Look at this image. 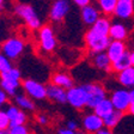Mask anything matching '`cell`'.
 <instances>
[{"mask_svg":"<svg viewBox=\"0 0 134 134\" xmlns=\"http://www.w3.org/2000/svg\"><path fill=\"white\" fill-rule=\"evenodd\" d=\"M117 80L123 87L134 89V67H129L127 70L122 71L117 75Z\"/></svg>","mask_w":134,"mask_h":134,"instance_id":"d6986e66","label":"cell"},{"mask_svg":"<svg viewBox=\"0 0 134 134\" xmlns=\"http://www.w3.org/2000/svg\"><path fill=\"white\" fill-rule=\"evenodd\" d=\"M8 134H29V129L25 127L24 125L20 126H14V127H10L7 131Z\"/></svg>","mask_w":134,"mask_h":134,"instance_id":"f546056e","label":"cell"},{"mask_svg":"<svg viewBox=\"0 0 134 134\" xmlns=\"http://www.w3.org/2000/svg\"><path fill=\"white\" fill-rule=\"evenodd\" d=\"M7 96H8L7 93H6V92L0 87V109H1V107L7 102Z\"/></svg>","mask_w":134,"mask_h":134,"instance_id":"d6a6232c","label":"cell"},{"mask_svg":"<svg viewBox=\"0 0 134 134\" xmlns=\"http://www.w3.org/2000/svg\"><path fill=\"white\" fill-rule=\"evenodd\" d=\"M14 12L18 17H20L23 19V22L28 25L30 29L32 30H40L42 28V22L40 16L37 14L36 10L34 6H31L30 4H17L14 6Z\"/></svg>","mask_w":134,"mask_h":134,"instance_id":"7a4b0ae2","label":"cell"},{"mask_svg":"<svg viewBox=\"0 0 134 134\" xmlns=\"http://www.w3.org/2000/svg\"><path fill=\"white\" fill-rule=\"evenodd\" d=\"M92 65L97 70L104 71V72H110L113 71V62L110 58L108 56L107 52H100V53H90Z\"/></svg>","mask_w":134,"mask_h":134,"instance_id":"8fae6325","label":"cell"},{"mask_svg":"<svg viewBox=\"0 0 134 134\" xmlns=\"http://www.w3.org/2000/svg\"><path fill=\"white\" fill-rule=\"evenodd\" d=\"M50 83L55 84L58 86L62 87L65 90H70L71 87L74 86V80L68 73L66 72H56L52 75L50 78Z\"/></svg>","mask_w":134,"mask_h":134,"instance_id":"2e32d148","label":"cell"},{"mask_svg":"<svg viewBox=\"0 0 134 134\" xmlns=\"http://www.w3.org/2000/svg\"><path fill=\"white\" fill-rule=\"evenodd\" d=\"M117 1L119 0H97V5L100 13H103L107 17L110 14H114Z\"/></svg>","mask_w":134,"mask_h":134,"instance_id":"603a6c76","label":"cell"},{"mask_svg":"<svg viewBox=\"0 0 134 134\" xmlns=\"http://www.w3.org/2000/svg\"><path fill=\"white\" fill-rule=\"evenodd\" d=\"M4 4H5V0H0V8L4 6Z\"/></svg>","mask_w":134,"mask_h":134,"instance_id":"60d3db41","label":"cell"},{"mask_svg":"<svg viewBox=\"0 0 134 134\" xmlns=\"http://www.w3.org/2000/svg\"><path fill=\"white\" fill-rule=\"evenodd\" d=\"M12 67L13 66H12L11 60L0 52V74H3V73H5V72H8Z\"/></svg>","mask_w":134,"mask_h":134,"instance_id":"4316f807","label":"cell"},{"mask_svg":"<svg viewBox=\"0 0 134 134\" xmlns=\"http://www.w3.org/2000/svg\"><path fill=\"white\" fill-rule=\"evenodd\" d=\"M10 119H8L6 110L0 109V131H8L10 128Z\"/></svg>","mask_w":134,"mask_h":134,"instance_id":"83f0119b","label":"cell"},{"mask_svg":"<svg viewBox=\"0 0 134 134\" xmlns=\"http://www.w3.org/2000/svg\"><path fill=\"white\" fill-rule=\"evenodd\" d=\"M84 89L87 93V104L86 108L93 109L96 108L98 103H100L103 99L107 98V91L100 84L98 83H86L83 84Z\"/></svg>","mask_w":134,"mask_h":134,"instance_id":"277c9868","label":"cell"},{"mask_svg":"<svg viewBox=\"0 0 134 134\" xmlns=\"http://www.w3.org/2000/svg\"><path fill=\"white\" fill-rule=\"evenodd\" d=\"M114 110H115V108H114V104H113L111 99L110 98H105V99H103L100 103H98L96 105V108L93 109V113L96 115H98L99 117H102V119H105Z\"/></svg>","mask_w":134,"mask_h":134,"instance_id":"ac0fdd59","label":"cell"},{"mask_svg":"<svg viewBox=\"0 0 134 134\" xmlns=\"http://www.w3.org/2000/svg\"><path fill=\"white\" fill-rule=\"evenodd\" d=\"M129 96H131V100L132 102H134V89L129 90Z\"/></svg>","mask_w":134,"mask_h":134,"instance_id":"f35d334b","label":"cell"},{"mask_svg":"<svg viewBox=\"0 0 134 134\" xmlns=\"http://www.w3.org/2000/svg\"><path fill=\"white\" fill-rule=\"evenodd\" d=\"M25 49V43L19 37H10L5 40L0 46V52L6 55L10 60H16L23 54Z\"/></svg>","mask_w":134,"mask_h":134,"instance_id":"3957f363","label":"cell"},{"mask_svg":"<svg viewBox=\"0 0 134 134\" xmlns=\"http://www.w3.org/2000/svg\"><path fill=\"white\" fill-rule=\"evenodd\" d=\"M84 40H85V44H86L90 53L105 52L107 48L110 44V42H111V38L109 37V35L99 34L91 28L85 32Z\"/></svg>","mask_w":134,"mask_h":134,"instance_id":"6da1fadb","label":"cell"},{"mask_svg":"<svg viewBox=\"0 0 134 134\" xmlns=\"http://www.w3.org/2000/svg\"><path fill=\"white\" fill-rule=\"evenodd\" d=\"M59 134H80V133H78L77 131H71L68 128H61L59 131Z\"/></svg>","mask_w":134,"mask_h":134,"instance_id":"d590c367","label":"cell"},{"mask_svg":"<svg viewBox=\"0 0 134 134\" xmlns=\"http://www.w3.org/2000/svg\"><path fill=\"white\" fill-rule=\"evenodd\" d=\"M38 42L41 48L47 53L54 52L56 48V37L50 25H43L38 30Z\"/></svg>","mask_w":134,"mask_h":134,"instance_id":"52a82bcc","label":"cell"},{"mask_svg":"<svg viewBox=\"0 0 134 134\" xmlns=\"http://www.w3.org/2000/svg\"><path fill=\"white\" fill-rule=\"evenodd\" d=\"M14 99V104L22 110H34L35 109V104L32 102V98H30L28 95H24V93H17L13 97Z\"/></svg>","mask_w":134,"mask_h":134,"instance_id":"ffe728a7","label":"cell"},{"mask_svg":"<svg viewBox=\"0 0 134 134\" xmlns=\"http://www.w3.org/2000/svg\"><path fill=\"white\" fill-rule=\"evenodd\" d=\"M114 16L120 19H129L134 16V3L128 0H119Z\"/></svg>","mask_w":134,"mask_h":134,"instance_id":"5bb4252c","label":"cell"},{"mask_svg":"<svg viewBox=\"0 0 134 134\" xmlns=\"http://www.w3.org/2000/svg\"><path fill=\"white\" fill-rule=\"evenodd\" d=\"M22 87L25 93L32 99L42 100L47 98V86L34 79H24L22 81Z\"/></svg>","mask_w":134,"mask_h":134,"instance_id":"5b68a950","label":"cell"},{"mask_svg":"<svg viewBox=\"0 0 134 134\" xmlns=\"http://www.w3.org/2000/svg\"><path fill=\"white\" fill-rule=\"evenodd\" d=\"M100 18V11L99 8L96 7L95 5H87L85 7L80 8V19L85 25L91 28L98 19Z\"/></svg>","mask_w":134,"mask_h":134,"instance_id":"30bf717a","label":"cell"},{"mask_svg":"<svg viewBox=\"0 0 134 134\" xmlns=\"http://www.w3.org/2000/svg\"><path fill=\"white\" fill-rule=\"evenodd\" d=\"M110 26H111V22L107 16H100V18L91 26V29H93L95 31L103 35H109L110 31Z\"/></svg>","mask_w":134,"mask_h":134,"instance_id":"cb8c5ba5","label":"cell"},{"mask_svg":"<svg viewBox=\"0 0 134 134\" xmlns=\"http://www.w3.org/2000/svg\"><path fill=\"white\" fill-rule=\"evenodd\" d=\"M71 11L70 0H54L49 8V18L54 23H60Z\"/></svg>","mask_w":134,"mask_h":134,"instance_id":"ba28073f","label":"cell"},{"mask_svg":"<svg viewBox=\"0 0 134 134\" xmlns=\"http://www.w3.org/2000/svg\"><path fill=\"white\" fill-rule=\"evenodd\" d=\"M87 134H89V133H87Z\"/></svg>","mask_w":134,"mask_h":134,"instance_id":"ee69618b","label":"cell"},{"mask_svg":"<svg viewBox=\"0 0 134 134\" xmlns=\"http://www.w3.org/2000/svg\"><path fill=\"white\" fill-rule=\"evenodd\" d=\"M0 87L8 96H13L14 97L18 93V89L20 87V81L8 80V79H0Z\"/></svg>","mask_w":134,"mask_h":134,"instance_id":"7402d4cb","label":"cell"},{"mask_svg":"<svg viewBox=\"0 0 134 134\" xmlns=\"http://www.w3.org/2000/svg\"><path fill=\"white\" fill-rule=\"evenodd\" d=\"M107 54L110 58L111 62H114L115 60H117L119 58L127 52V46H126L125 41H116V40H111L109 47L107 48Z\"/></svg>","mask_w":134,"mask_h":134,"instance_id":"9a60e30c","label":"cell"},{"mask_svg":"<svg viewBox=\"0 0 134 134\" xmlns=\"http://www.w3.org/2000/svg\"><path fill=\"white\" fill-rule=\"evenodd\" d=\"M131 61H132V66L134 67V49L131 52Z\"/></svg>","mask_w":134,"mask_h":134,"instance_id":"ab89813d","label":"cell"},{"mask_svg":"<svg viewBox=\"0 0 134 134\" xmlns=\"http://www.w3.org/2000/svg\"><path fill=\"white\" fill-rule=\"evenodd\" d=\"M0 134H8L6 131H0Z\"/></svg>","mask_w":134,"mask_h":134,"instance_id":"b9f144b4","label":"cell"},{"mask_svg":"<svg viewBox=\"0 0 134 134\" xmlns=\"http://www.w3.org/2000/svg\"><path fill=\"white\" fill-rule=\"evenodd\" d=\"M78 123L75 122V121H68V122L66 123V128H68V129H71V131H77L78 129Z\"/></svg>","mask_w":134,"mask_h":134,"instance_id":"836d02e7","label":"cell"},{"mask_svg":"<svg viewBox=\"0 0 134 134\" xmlns=\"http://www.w3.org/2000/svg\"><path fill=\"white\" fill-rule=\"evenodd\" d=\"M26 122V115L23 110H20L18 114L16 115V117H13L10 122V127H14V126H20V125H24Z\"/></svg>","mask_w":134,"mask_h":134,"instance_id":"f1b7e54d","label":"cell"},{"mask_svg":"<svg viewBox=\"0 0 134 134\" xmlns=\"http://www.w3.org/2000/svg\"><path fill=\"white\" fill-rule=\"evenodd\" d=\"M128 1H133V3H134V0H128Z\"/></svg>","mask_w":134,"mask_h":134,"instance_id":"7bdbcfd3","label":"cell"},{"mask_svg":"<svg viewBox=\"0 0 134 134\" xmlns=\"http://www.w3.org/2000/svg\"><path fill=\"white\" fill-rule=\"evenodd\" d=\"M96 134H113V132L110 131V129H108V128H105V127H104V128H102L100 131H98Z\"/></svg>","mask_w":134,"mask_h":134,"instance_id":"8d00e7d4","label":"cell"},{"mask_svg":"<svg viewBox=\"0 0 134 134\" xmlns=\"http://www.w3.org/2000/svg\"><path fill=\"white\" fill-rule=\"evenodd\" d=\"M132 67V61H131V52H126L121 58H119L117 60H115L113 62V71L114 72L120 73L122 71L127 70Z\"/></svg>","mask_w":134,"mask_h":134,"instance_id":"44dd1931","label":"cell"},{"mask_svg":"<svg viewBox=\"0 0 134 134\" xmlns=\"http://www.w3.org/2000/svg\"><path fill=\"white\" fill-rule=\"evenodd\" d=\"M83 127L87 133H97L98 131L104 128V121L95 113H91L85 115L83 119Z\"/></svg>","mask_w":134,"mask_h":134,"instance_id":"7c38bea8","label":"cell"},{"mask_svg":"<svg viewBox=\"0 0 134 134\" xmlns=\"http://www.w3.org/2000/svg\"><path fill=\"white\" fill-rule=\"evenodd\" d=\"M0 79H8V80L20 81V79H22V73H20V71L18 70V68L12 67L8 72H5V73H3V74H0Z\"/></svg>","mask_w":134,"mask_h":134,"instance_id":"484cf974","label":"cell"},{"mask_svg":"<svg viewBox=\"0 0 134 134\" xmlns=\"http://www.w3.org/2000/svg\"><path fill=\"white\" fill-rule=\"evenodd\" d=\"M47 98L59 104H65L67 103V90L49 83L47 85Z\"/></svg>","mask_w":134,"mask_h":134,"instance_id":"4fadbf2b","label":"cell"},{"mask_svg":"<svg viewBox=\"0 0 134 134\" xmlns=\"http://www.w3.org/2000/svg\"><path fill=\"white\" fill-rule=\"evenodd\" d=\"M128 113L132 115V116H134V102H132L131 105H129V108H128Z\"/></svg>","mask_w":134,"mask_h":134,"instance_id":"74e56055","label":"cell"},{"mask_svg":"<svg viewBox=\"0 0 134 134\" xmlns=\"http://www.w3.org/2000/svg\"><path fill=\"white\" fill-rule=\"evenodd\" d=\"M122 117H123V113L117 111V110H114V111L109 115V116H107L105 119H103L104 127L108 128V129H114L115 127L120 123V121L122 120Z\"/></svg>","mask_w":134,"mask_h":134,"instance_id":"d4e9b609","label":"cell"},{"mask_svg":"<svg viewBox=\"0 0 134 134\" xmlns=\"http://www.w3.org/2000/svg\"><path fill=\"white\" fill-rule=\"evenodd\" d=\"M110 99H111L113 104H114L115 110L121 113L128 111V108L132 103L129 91L126 89H117L115 91H113Z\"/></svg>","mask_w":134,"mask_h":134,"instance_id":"9c48e42d","label":"cell"},{"mask_svg":"<svg viewBox=\"0 0 134 134\" xmlns=\"http://www.w3.org/2000/svg\"><path fill=\"white\" fill-rule=\"evenodd\" d=\"M37 121H38L40 125H47V123H48V117H47V115L40 114L38 116H37Z\"/></svg>","mask_w":134,"mask_h":134,"instance_id":"e575fe53","label":"cell"},{"mask_svg":"<svg viewBox=\"0 0 134 134\" xmlns=\"http://www.w3.org/2000/svg\"><path fill=\"white\" fill-rule=\"evenodd\" d=\"M5 110H6V114H7L8 119H10V121H11L13 117H16V115L18 114V113H19L22 109H19L17 105H8L7 108L5 109Z\"/></svg>","mask_w":134,"mask_h":134,"instance_id":"4dcf8cb0","label":"cell"},{"mask_svg":"<svg viewBox=\"0 0 134 134\" xmlns=\"http://www.w3.org/2000/svg\"><path fill=\"white\" fill-rule=\"evenodd\" d=\"M91 1L92 0H72V3L80 8L85 7V6H87V5H91Z\"/></svg>","mask_w":134,"mask_h":134,"instance_id":"1f68e13d","label":"cell"},{"mask_svg":"<svg viewBox=\"0 0 134 134\" xmlns=\"http://www.w3.org/2000/svg\"><path fill=\"white\" fill-rule=\"evenodd\" d=\"M67 103L72 108L83 109L87 104V93L83 85L73 86L67 90Z\"/></svg>","mask_w":134,"mask_h":134,"instance_id":"8992f818","label":"cell"},{"mask_svg":"<svg viewBox=\"0 0 134 134\" xmlns=\"http://www.w3.org/2000/svg\"><path fill=\"white\" fill-rule=\"evenodd\" d=\"M128 36V29L123 23H111L110 31H109V37L116 41H125Z\"/></svg>","mask_w":134,"mask_h":134,"instance_id":"e0dca14e","label":"cell"}]
</instances>
